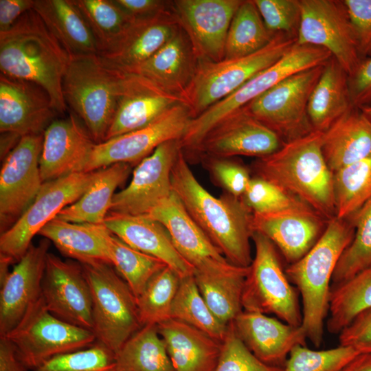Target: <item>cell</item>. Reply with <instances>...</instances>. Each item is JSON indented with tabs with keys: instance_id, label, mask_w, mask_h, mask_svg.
Returning a JSON list of instances; mask_svg holds the SVG:
<instances>
[{
	"instance_id": "1",
	"label": "cell",
	"mask_w": 371,
	"mask_h": 371,
	"mask_svg": "<svg viewBox=\"0 0 371 371\" xmlns=\"http://www.w3.org/2000/svg\"><path fill=\"white\" fill-rule=\"evenodd\" d=\"M172 192L212 243L232 265L249 267L253 212L240 198L211 194L197 180L181 149L171 173Z\"/></svg>"
},
{
	"instance_id": "2",
	"label": "cell",
	"mask_w": 371,
	"mask_h": 371,
	"mask_svg": "<svg viewBox=\"0 0 371 371\" xmlns=\"http://www.w3.org/2000/svg\"><path fill=\"white\" fill-rule=\"evenodd\" d=\"M70 56L32 9L8 30L0 32V70L6 76L42 87L58 113L67 105L63 80Z\"/></svg>"
},
{
	"instance_id": "3",
	"label": "cell",
	"mask_w": 371,
	"mask_h": 371,
	"mask_svg": "<svg viewBox=\"0 0 371 371\" xmlns=\"http://www.w3.org/2000/svg\"><path fill=\"white\" fill-rule=\"evenodd\" d=\"M322 141L323 133L313 131L258 158L252 168L255 176L298 198L329 221L335 217L333 172L324 157Z\"/></svg>"
},
{
	"instance_id": "4",
	"label": "cell",
	"mask_w": 371,
	"mask_h": 371,
	"mask_svg": "<svg viewBox=\"0 0 371 371\" xmlns=\"http://www.w3.org/2000/svg\"><path fill=\"white\" fill-rule=\"evenodd\" d=\"M354 234L355 227L349 218H331L308 252L285 269L289 280L302 297L301 326L307 339L315 347L323 341L335 269Z\"/></svg>"
},
{
	"instance_id": "5",
	"label": "cell",
	"mask_w": 371,
	"mask_h": 371,
	"mask_svg": "<svg viewBox=\"0 0 371 371\" xmlns=\"http://www.w3.org/2000/svg\"><path fill=\"white\" fill-rule=\"evenodd\" d=\"M120 70L98 54L71 57L63 80L67 106L93 141L105 140L117 105Z\"/></svg>"
},
{
	"instance_id": "6",
	"label": "cell",
	"mask_w": 371,
	"mask_h": 371,
	"mask_svg": "<svg viewBox=\"0 0 371 371\" xmlns=\"http://www.w3.org/2000/svg\"><path fill=\"white\" fill-rule=\"evenodd\" d=\"M332 55L326 49L296 42L275 63L257 74L230 95L190 120L179 140L185 154L193 153L207 133L223 119L244 107L287 77L324 65Z\"/></svg>"
},
{
	"instance_id": "7",
	"label": "cell",
	"mask_w": 371,
	"mask_h": 371,
	"mask_svg": "<svg viewBox=\"0 0 371 371\" xmlns=\"http://www.w3.org/2000/svg\"><path fill=\"white\" fill-rule=\"evenodd\" d=\"M295 42V36L277 33L269 45L252 54L218 62L198 60L193 78L181 96L192 118L275 63Z\"/></svg>"
},
{
	"instance_id": "8",
	"label": "cell",
	"mask_w": 371,
	"mask_h": 371,
	"mask_svg": "<svg viewBox=\"0 0 371 371\" xmlns=\"http://www.w3.org/2000/svg\"><path fill=\"white\" fill-rule=\"evenodd\" d=\"M82 265L91 292L95 341L115 354L142 327L136 297L112 265L104 262Z\"/></svg>"
},
{
	"instance_id": "9",
	"label": "cell",
	"mask_w": 371,
	"mask_h": 371,
	"mask_svg": "<svg viewBox=\"0 0 371 371\" xmlns=\"http://www.w3.org/2000/svg\"><path fill=\"white\" fill-rule=\"evenodd\" d=\"M251 240L255 255L245 280L243 311L273 314L285 323L301 326L299 291L289 280L278 250L259 232H254Z\"/></svg>"
},
{
	"instance_id": "10",
	"label": "cell",
	"mask_w": 371,
	"mask_h": 371,
	"mask_svg": "<svg viewBox=\"0 0 371 371\" xmlns=\"http://www.w3.org/2000/svg\"><path fill=\"white\" fill-rule=\"evenodd\" d=\"M19 358L34 370L60 355L82 350L95 342L93 332L52 314L41 296L30 306L18 324L5 336Z\"/></svg>"
},
{
	"instance_id": "11",
	"label": "cell",
	"mask_w": 371,
	"mask_h": 371,
	"mask_svg": "<svg viewBox=\"0 0 371 371\" xmlns=\"http://www.w3.org/2000/svg\"><path fill=\"white\" fill-rule=\"evenodd\" d=\"M324 65L287 77L243 108L284 143L308 135L313 131L308 115V100Z\"/></svg>"
},
{
	"instance_id": "12",
	"label": "cell",
	"mask_w": 371,
	"mask_h": 371,
	"mask_svg": "<svg viewBox=\"0 0 371 371\" xmlns=\"http://www.w3.org/2000/svg\"><path fill=\"white\" fill-rule=\"evenodd\" d=\"M99 172L100 170L76 172L44 182L21 216L1 234L0 254L18 262L32 245L33 237L63 209L79 199Z\"/></svg>"
},
{
	"instance_id": "13",
	"label": "cell",
	"mask_w": 371,
	"mask_h": 371,
	"mask_svg": "<svg viewBox=\"0 0 371 371\" xmlns=\"http://www.w3.org/2000/svg\"><path fill=\"white\" fill-rule=\"evenodd\" d=\"M301 18L296 43L324 48L352 75L363 61L357 36L343 1L300 0Z\"/></svg>"
},
{
	"instance_id": "14",
	"label": "cell",
	"mask_w": 371,
	"mask_h": 371,
	"mask_svg": "<svg viewBox=\"0 0 371 371\" xmlns=\"http://www.w3.org/2000/svg\"><path fill=\"white\" fill-rule=\"evenodd\" d=\"M192 119L188 106L179 103L143 128L95 144L82 172L117 163L140 162L161 144L180 140Z\"/></svg>"
},
{
	"instance_id": "15",
	"label": "cell",
	"mask_w": 371,
	"mask_h": 371,
	"mask_svg": "<svg viewBox=\"0 0 371 371\" xmlns=\"http://www.w3.org/2000/svg\"><path fill=\"white\" fill-rule=\"evenodd\" d=\"M43 142V134L23 136L4 157L0 172L1 234L21 216L43 183L39 166Z\"/></svg>"
},
{
	"instance_id": "16",
	"label": "cell",
	"mask_w": 371,
	"mask_h": 371,
	"mask_svg": "<svg viewBox=\"0 0 371 371\" xmlns=\"http://www.w3.org/2000/svg\"><path fill=\"white\" fill-rule=\"evenodd\" d=\"M181 149L179 139L167 141L139 162L130 183L114 194L110 212L148 215L168 199L173 192L172 170Z\"/></svg>"
},
{
	"instance_id": "17",
	"label": "cell",
	"mask_w": 371,
	"mask_h": 371,
	"mask_svg": "<svg viewBox=\"0 0 371 371\" xmlns=\"http://www.w3.org/2000/svg\"><path fill=\"white\" fill-rule=\"evenodd\" d=\"M147 216L166 228L175 247L194 268V273L229 274L245 268L231 264L224 257L190 217L174 192Z\"/></svg>"
},
{
	"instance_id": "18",
	"label": "cell",
	"mask_w": 371,
	"mask_h": 371,
	"mask_svg": "<svg viewBox=\"0 0 371 371\" xmlns=\"http://www.w3.org/2000/svg\"><path fill=\"white\" fill-rule=\"evenodd\" d=\"M241 0H176L172 8L201 61L225 58L228 30Z\"/></svg>"
},
{
	"instance_id": "19",
	"label": "cell",
	"mask_w": 371,
	"mask_h": 371,
	"mask_svg": "<svg viewBox=\"0 0 371 371\" xmlns=\"http://www.w3.org/2000/svg\"><path fill=\"white\" fill-rule=\"evenodd\" d=\"M41 295L47 310L69 324L92 330V297L82 265L48 253Z\"/></svg>"
},
{
	"instance_id": "20",
	"label": "cell",
	"mask_w": 371,
	"mask_h": 371,
	"mask_svg": "<svg viewBox=\"0 0 371 371\" xmlns=\"http://www.w3.org/2000/svg\"><path fill=\"white\" fill-rule=\"evenodd\" d=\"M283 143L273 131L241 108L214 126L192 154L258 159L276 152Z\"/></svg>"
},
{
	"instance_id": "21",
	"label": "cell",
	"mask_w": 371,
	"mask_h": 371,
	"mask_svg": "<svg viewBox=\"0 0 371 371\" xmlns=\"http://www.w3.org/2000/svg\"><path fill=\"white\" fill-rule=\"evenodd\" d=\"M57 113L49 95L42 87L1 74V134L19 139L43 134Z\"/></svg>"
},
{
	"instance_id": "22",
	"label": "cell",
	"mask_w": 371,
	"mask_h": 371,
	"mask_svg": "<svg viewBox=\"0 0 371 371\" xmlns=\"http://www.w3.org/2000/svg\"><path fill=\"white\" fill-rule=\"evenodd\" d=\"M179 103H183L181 96L138 74L120 70L116 109L105 140L143 128Z\"/></svg>"
},
{
	"instance_id": "23",
	"label": "cell",
	"mask_w": 371,
	"mask_h": 371,
	"mask_svg": "<svg viewBox=\"0 0 371 371\" xmlns=\"http://www.w3.org/2000/svg\"><path fill=\"white\" fill-rule=\"evenodd\" d=\"M95 144L74 113L54 120L43 133L39 161L43 183L82 172Z\"/></svg>"
},
{
	"instance_id": "24",
	"label": "cell",
	"mask_w": 371,
	"mask_h": 371,
	"mask_svg": "<svg viewBox=\"0 0 371 371\" xmlns=\"http://www.w3.org/2000/svg\"><path fill=\"white\" fill-rule=\"evenodd\" d=\"M50 243L44 238L36 245L32 244L0 284V337L10 333L41 296Z\"/></svg>"
},
{
	"instance_id": "25",
	"label": "cell",
	"mask_w": 371,
	"mask_h": 371,
	"mask_svg": "<svg viewBox=\"0 0 371 371\" xmlns=\"http://www.w3.org/2000/svg\"><path fill=\"white\" fill-rule=\"evenodd\" d=\"M328 221L312 208L253 213L252 228L269 239L286 262L291 265L315 245Z\"/></svg>"
},
{
	"instance_id": "26",
	"label": "cell",
	"mask_w": 371,
	"mask_h": 371,
	"mask_svg": "<svg viewBox=\"0 0 371 371\" xmlns=\"http://www.w3.org/2000/svg\"><path fill=\"white\" fill-rule=\"evenodd\" d=\"M235 331L247 348L261 361L283 368L297 345L306 346L302 326H293L266 314L243 311L232 322Z\"/></svg>"
},
{
	"instance_id": "27",
	"label": "cell",
	"mask_w": 371,
	"mask_h": 371,
	"mask_svg": "<svg viewBox=\"0 0 371 371\" xmlns=\"http://www.w3.org/2000/svg\"><path fill=\"white\" fill-rule=\"evenodd\" d=\"M104 223L127 245L159 259L181 278L194 274V268L177 251L166 228L148 216L110 212Z\"/></svg>"
},
{
	"instance_id": "28",
	"label": "cell",
	"mask_w": 371,
	"mask_h": 371,
	"mask_svg": "<svg viewBox=\"0 0 371 371\" xmlns=\"http://www.w3.org/2000/svg\"><path fill=\"white\" fill-rule=\"evenodd\" d=\"M179 27L173 8L136 19L111 50L98 55L111 67L128 71L150 58Z\"/></svg>"
},
{
	"instance_id": "29",
	"label": "cell",
	"mask_w": 371,
	"mask_h": 371,
	"mask_svg": "<svg viewBox=\"0 0 371 371\" xmlns=\"http://www.w3.org/2000/svg\"><path fill=\"white\" fill-rule=\"evenodd\" d=\"M198 59L180 27L150 58L127 72L138 74L163 90L181 96L194 75Z\"/></svg>"
},
{
	"instance_id": "30",
	"label": "cell",
	"mask_w": 371,
	"mask_h": 371,
	"mask_svg": "<svg viewBox=\"0 0 371 371\" xmlns=\"http://www.w3.org/2000/svg\"><path fill=\"white\" fill-rule=\"evenodd\" d=\"M175 371H214L222 342L179 320L157 325Z\"/></svg>"
},
{
	"instance_id": "31",
	"label": "cell",
	"mask_w": 371,
	"mask_h": 371,
	"mask_svg": "<svg viewBox=\"0 0 371 371\" xmlns=\"http://www.w3.org/2000/svg\"><path fill=\"white\" fill-rule=\"evenodd\" d=\"M38 234L52 242L63 255L82 265H111L109 239L111 232L104 223H71L54 218Z\"/></svg>"
},
{
	"instance_id": "32",
	"label": "cell",
	"mask_w": 371,
	"mask_h": 371,
	"mask_svg": "<svg viewBox=\"0 0 371 371\" xmlns=\"http://www.w3.org/2000/svg\"><path fill=\"white\" fill-rule=\"evenodd\" d=\"M322 152L333 172L371 157V121L358 108L323 133Z\"/></svg>"
},
{
	"instance_id": "33",
	"label": "cell",
	"mask_w": 371,
	"mask_h": 371,
	"mask_svg": "<svg viewBox=\"0 0 371 371\" xmlns=\"http://www.w3.org/2000/svg\"><path fill=\"white\" fill-rule=\"evenodd\" d=\"M33 10L70 58L98 54L93 34L73 0H35Z\"/></svg>"
},
{
	"instance_id": "34",
	"label": "cell",
	"mask_w": 371,
	"mask_h": 371,
	"mask_svg": "<svg viewBox=\"0 0 371 371\" xmlns=\"http://www.w3.org/2000/svg\"><path fill=\"white\" fill-rule=\"evenodd\" d=\"M352 107L348 75L332 57L309 98L308 115L313 131L324 133Z\"/></svg>"
},
{
	"instance_id": "35",
	"label": "cell",
	"mask_w": 371,
	"mask_h": 371,
	"mask_svg": "<svg viewBox=\"0 0 371 371\" xmlns=\"http://www.w3.org/2000/svg\"><path fill=\"white\" fill-rule=\"evenodd\" d=\"M131 166L117 163L100 169L88 190L74 203L65 207L56 218L71 223H104L110 212L117 188L128 178Z\"/></svg>"
},
{
	"instance_id": "36",
	"label": "cell",
	"mask_w": 371,
	"mask_h": 371,
	"mask_svg": "<svg viewBox=\"0 0 371 371\" xmlns=\"http://www.w3.org/2000/svg\"><path fill=\"white\" fill-rule=\"evenodd\" d=\"M117 371H175L157 325L142 326L115 354Z\"/></svg>"
},
{
	"instance_id": "37",
	"label": "cell",
	"mask_w": 371,
	"mask_h": 371,
	"mask_svg": "<svg viewBox=\"0 0 371 371\" xmlns=\"http://www.w3.org/2000/svg\"><path fill=\"white\" fill-rule=\"evenodd\" d=\"M249 267L221 275L194 273L196 284L207 305L223 324L229 325L243 311L242 296Z\"/></svg>"
},
{
	"instance_id": "38",
	"label": "cell",
	"mask_w": 371,
	"mask_h": 371,
	"mask_svg": "<svg viewBox=\"0 0 371 371\" xmlns=\"http://www.w3.org/2000/svg\"><path fill=\"white\" fill-rule=\"evenodd\" d=\"M371 308V269L331 287L328 332L339 334L362 312Z\"/></svg>"
},
{
	"instance_id": "39",
	"label": "cell",
	"mask_w": 371,
	"mask_h": 371,
	"mask_svg": "<svg viewBox=\"0 0 371 371\" xmlns=\"http://www.w3.org/2000/svg\"><path fill=\"white\" fill-rule=\"evenodd\" d=\"M95 38L98 54L111 50L135 21L114 0H73Z\"/></svg>"
},
{
	"instance_id": "40",
	"label": "cell",
	"mask_w": 371,
	"mask_h": 371,
	"mask_svg": "<svg viewBox=\"0 0 371 371\" xmlns=\"http://www.w3.org/2000/svg\"><path fill=\"white\" fill-rule=\"evenodd\" d=\"M276 34L267 28L254 0L243 1L228 30L225 58L252 54L269 45Z\"/></svg>"
},
{
	"instance_id": "41",
	"label": "cell",
	"mask_w": 371,
	"mask_h": 371,
	"mask_svg": "<svg viewBox=\"0 0 371 371\" xmlns=\"http://www.w3.org/2000/svg\"><path fill=\"white\" fill-rule=\"evenodd\" d=\"M170 318L189 324L220 342H223L228 328V325L222 324L207 305L193 275L181 278Z\"/></svg>"
},
{
	"instance_id": "42",
	"label": "cell",
	"mask_w": 371,
	"mask_h": 371,
	"mask_svg": "<svg viewBox=\"0 0 371 371\" xmlns=\"http://www.w3.org/2000/svg\"><path fill=\"white\" fill-rule=\"evenodd\" d=\"M335 217L347 218L371 199V157L333 172Z\"/></svg>"
},
{
	"instance_id": "43",
	"label": "cell",
	"mask_w": 371,
	"mask_h": 371,
	"mask_svg": "<svg viewBox=\"0 0 371 371\" xmlns=\"http://www.w3.org/2000/svg\"><path fill=\"white\" fill-rule=\"evenodd\" d=\"M348 218L355 234L336 266L331 287L371 269V199Z\"/></svg>"
},
{
	"instance_id": "44",
	"label": "cell",
	"mask_w": 371,
	"mask_h": 371,
	"mask_svg": "<svg viewBox=\"0 0 371 371\" xmlns=\"http://www.w3.org/2000/svg\"><path fill=\"white\" fill-rule=\"evenodd\" d=\"M111 265L125 280L137 298L150 278L167 265L141 252L111 233L109 239Z\"/></svg>"
},
{
	"instance_id": "45",
	"label": "cell",
	"mask_w": 371,
	"mask_h": 371,
	"mask_svg": "<svg viewBox=\"0 0 371 371\" xmlns=\"http://www.w3.org/2000/svg\"><path fill=\"white\" fill-rule=\"evenodd\" d=\"M181 277L166 266L154 275L136 298L142 326L158 325L170 319L173 300Z\"/></svg>"
},
{
	"instance_id": "46",
	"label": "cell",
	"mask_w": 371,
	"mask_h": 371,
	"mask_svg": "<svg viewBox=\"0 0 371 371\" xmlns=\"http://www.w3.org/2000/svg\"><path fill=\"white\" fill-rule=\"evenodd\" d=\"M240 199L253 213L257 214L311 208L273 183L256 176L251 177Z\"/></svg>"
},
{
	"instance_id": "47",
	"label": "cell",
	"mask_w": 371,
	"mask_h": 371,
	"mask_svg": "<svg viewBox=\"0 0 371 371\" xmlns=\"http://www.w3.org/2000/svg\"><path fill=\"white\" fill-rule=\"evenodd\" d=\"M359 352L348 346L315 350L297 345L291 351L282 371H340Z\"/></svg>"
},
{
	"instance_id": "48",
	"label": "cell",
	"mask_w": 371,
	"mask_h": 371,
	"mask_svg": "<svg viewBox=\"0 0 371 371\" xmlns=\"http://www.w3.org/2000/svg\"><path fill=\"white\" fill-rule=\"evenodd\" d=\"M31 371H117L115 354L95 342L86 348L57 355Z\"/></svg>"
},
{
	"instance_id": "49",
	"label": "cell",
	"mask_w": 371,
	"mask_h": 371,
	"mask_svg": "<svg viewBox=\"0 0 371 371\" xmlns=\"http://www.w3.org/2000/svg\"><path fill=\"white\" fill-rule=\"evenodd\" d=\"M213 182L224 192L241 198L251 179L249 169L232 157L199 156Z\"/></svg>"
},
{
	"instance_id": "50",
	"label": "cell",
	"mask_w": 371,
	"mask_h": 371,
	"mask_svg": "<svg viewBox=\"0 0 371 371\" xmlns=\"http://www.w3.org/2000/svg\"><path fill=\"white\" fill-rule=\"evenodd\" d=\"M282 368L259 360L237 335L232 322L228 325L214 371H282Z\"/></svg>"
},
{
	"instance_id": "51",
	"label": "cell",
	"mask_w": 371,
	"mask_h": 371,
	"mask_svg": "<svg viewBox=\"0 0 371 371\" xmlns=\"http://www.w3.org/2000/svg\"><path fill=\"white\" fill-rule=\"evenodd\" d=\"M267 28L295 36L301 18L300 0H254Z\"/></svg>"
},
{
	"instance_id": "52",
	"label": "cell",
	"mask_w": 371,
	"mask_h": 371,
	"mask_svg": "<svg viewBox=\"0 0 371 371\" xmlns=\"http://www.w3.org/2000/svg\"><path fill=\"white\" fill-rule=\"evenodd\" d=\"M363 59L371 57V0H343Z\"/></svg>"
},
{
	"instance_id": "53",
	"label": "cell",
	"mask_w": 371,
	"mask_h": 371,
	"mask_svg": "<svg viewBox=\"0 0 371 371\" xmlns=\"http://www.w3.org/2000/svg\"><path fill=\"white\" fill-rule=\"evenodd\" d=\"M339 335V345L371 354V308L357 316Z\"/></svg>"
},
{
	"instance_id": "54",
	"label": "cell",
	"mask_w": 371,
	"mask_h": 371,
	"mask_svg": "<svg viewBox=\"0 0 371 371\" xmlns=\"http://www.w3.org/2000/svg\"><path fill=\"white\" fill-rule=\"evenodd\" d=\"M348 85L354 107L371 105V57L363 59L355 73L348 76Z\"/></svg>"
},
{
	"instance_id": "55",
	"label": "cell",
	"mask_w": 371,
	"mask_h": 371,
	"mask_svg": "<svg viewBox=\"0 0 371 371\" xmlns=\"http://www.w3.org/2000/svg\"><path fill=\"white\" fill-rule=\"evenodd\" d=\"M134 19L154 16L172 8V1L160 0H114Z\"/></svg>"
},
{
	"instance_id": "56",
	"label": "cell",
	"mask_w": 371,
	"mask_h": 371,
	"mask_svg": "<svg viewBox=\"0 0 371 371\" xmlns=\"http://www.w3.org/2000/svg\"><path fill=\"white\" fill-rule=\"evenodd\" d=\"M35 0H0V32L10 29L27 12Z\"/></svg>"
},
{
	"instance_id": "57",
	"label": "cell",
	"mask_w": 371,
	"mask_h": 371,
	"mask_svg": "<svg viewBox=\"0 0 371 371\" xmlns=\"http://www.w3.org/2000/svg\"><path fill=\"white\" fill-rule=\"evenodd\" d=\"M0 371H28L14 346L5 337H0Z\"/></svg>"
},
{
	"instance_id": "58",
	"label": "cell",
	"mask_w": 371,
	"mask_h": 371,
	"mask_svg": "<svg viewBox=\"0 0 371 371\" xmlns=\"http://www.w3.org/2000/svg\"><path fill=\"white\" fill-rule=\"evenodd\" d=\"M340 371H371V354L359 353Z\"/></svg>"
},
{
	"instance_id": "59",
	"label": "cell",
	"mask_w": 371,
	"mask_h": 371,
	"mask_svg": "<svg viewBox=\"0 0 371 371\" xmlns=\"http://www.w3.org/2000/svg\"><path fill=\"white\" fill-rule=\"evenodd\" d=\"M371 121V105L360 109Z\"/></svg>"
}]
</instances>
